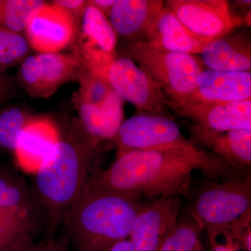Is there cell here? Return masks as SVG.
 I'll return each mask as SVG.
<instances>
[{
  "label": "cell",
  "mask_w": 251,
  "mask_h": 251,
  "mask_svg": "<svg viewBox=\"0 0 251 251\" xmlns=\"http://www.w3.org/2000/svg\"><path fill=\"white\" fill-rule=\"evenodd\" d=\"M195 170L210 179L241 175L216 155L198 148L129 151L117 157L106 171L94 173L90 182L140 198H187Z\"/></svg>",
  "instance_id": "6da1fadb"
},
{
  "label": "cell",
  "mask_w": 251,
  "mask_h": 251,
  "mask_svg": "<svg viewBox=\"0 0 251 251\" xmlns=\"http://www.w3.org/2000/svg\"><path fill=\"white\" fill-rule=\"evenodd\" d=\"M98 148L82 130L60 138L34 173L33 194L50 235L88 186Z\"/></svg>",
  "instance_id": "7a4b0ae2"
},
{
  "label": "cell",
  "mask_w": 251,
  "mask_h": 251,
  "mask_svg": "<svg viewBox=\"0 0 251 251\" xmlns=\"http://www.w3.org/2000/svg\"><path fill=\"white\" fill-rule=\"evenodd\" d=\"M143 203L140 198L110 191L90 181L61 225L74 251H108L128 239Z\"/></svg>",
  "instance_id": "3957f363"
},
{
  "label": "cell",
  "mask_w": 251,
  "mask_h": 251,
  "mask_svg": "<svg viewBox=\"0 0 251 251\" xmlns=\"http://www.w3.org/2000/svg\"><path fill=\"white\" fill-rule=\"evenodd\" d=\"M251 174L224 178L203 186L195 196L190 216L205 230L208 241L217 239L229 224L251 209Z\"/></svg>",
  "instance_id": "277c9868"
},
{
  "label": "cell",
  "mask_w": 251,
  "mask_h": 251,
  "mask_svg": "<svg viewBox=\"0 0 251 251\" xmlns=\"http://www.w3.org/2000/svg\"><path fill=\"white\" fill-rule=\"evenodd\" d=\"M126 52L173 101L184 100L193 93L204 69L201 59L194 54L156 49L145 40L130 42Z\"/></svg>",
  "instance_id": "5b68a950"
},
{
  "label": "cell",
  "mask_w": 251,
  "mask_h": 251,
  "mask_svg": "<svg viewBox=\"0 0 251 251\" xmlns=\"http://www.w3.org/2000/svg\"><path fill=\"white\" fill-rule=\"evenodd\" d=\"M117 157L132 151L194 150L179 125L168 116L136 115L123 122L116 138Z\"/></svg>",
  "instance_id": "8992f818"
},
{
  "label": "cell",
  "mask_w": 251,
  "mask_h": 251,
  "mask_svg": "<svg viewBox=\"0 0 251 251\" xmlns=\"http://www.w3.org/2000/svg\"><path fill=\"white\" fill-rule=\"evenodd\" d=\"M106 78L112 90L134 105L138 115L167 116L168 99L159 85L128 57L115 59Z\"/></svg>",
  "instance_id": "52a82bcc"
},
{
  "label": "cell",
  "mask_w": 251,
  "mask_h": 251,
  "mask_svg": "<svg viewBox=\"0 0 251 251\" xmlns=\"http://www.w3.org/2000/svg\"><path fill=\"white\" fill-rule=\"evenodd\" d=\"M81 63L76 54L38 53L21 64L16 82L34 99H47L61 86L78 75Z\"/></svg>",
  "instance_id": "ba28073f"
},
{
  "label": "cell",
  "mask_w": 251,
  "mask_h": 251,
  "mask_svg": "<svg viewBox=\"0 0 251 251\" xmlns=\"http://www.w3.org/2000/svg\"><path fill=\"white\" fill-rule=\"evenodd\" d=\"M165 3L186 30L205 45L230 34L238 25L226 0H168Z\"/></svg>",
  "instance_id": "9c48e42d"
},
{
  "label": "cell",
  "mask_w": 251,
  "mask_h": 251,
  "mask_svg": "<svg viewBox=\"0 0 251 251\" xmlns=\"http://www.w3.org/2000/svg\"><path fill=\"white\" fill-rule=\"evenodd\" d=\"M80 23L79 45L75 54L80 59L81 67L106 78L109 67L115 59L116 32L108 18L88 1Z\"/></svg>",
  "instance_id": "30bf717a"
},
{
  "label": "cell",
  "mask_w": 251,
  "mask_h": 251,
  "mask_svg": "<svg viewBox=\"0 0 251 251\" xmlns=\"http://www.w3.org/2000/svg\"><path fill=\"white\" fill-rule=\"evenodd\" d=\"M181 209V198L176 196L143 204L128 238L135 251H159L177 224Z\"/></svg>",
  "instance_id": "8fae6325"
},
{
  "label": "cell",
  "mask_w": 251,
  "mask_h": 251,
  "mask_svg": "<svg viewBox=\"0 0 251 251\" xmlns=\"http://www.w3.org/2000/svg\"><path fill=\"white\" fill-rule=\"evenodd\" d=\"M168 108L193 124L209 129L251 130V99L222 103L168 100Z\"/></svg>",
  "instance_id": "7c38bea8"
},
{
  "label": "cell",
  "mask_w": 251,
  "mask_h": 251,
  "mask_svg": "<svg viewBox=\"0 0 251 251\" xmlns=\"http://www.w3.org/2000/svg\"><path fill=\"white\" fill-rule=\"evenodd\" d=\"M77 30L70 15L46 3L31 18L25 31L31 49L39 53H56L72 42Z\"/></svg>",
  "instance_id": "4fadbf2b"
},
{
  "label": "cell",
  "mask_w": 251,
  "mask_h": 251,
  "mask_svg": "<svg viewBox=\"0 0 251 251\" xmlns=\"http://www.w3.org/2000/svg\"><path fill=\"white\" fill-rule=\"evenodd\" d=\"M191 141L210 150L234 171L249 173L251 166V130L217 131L196 124H188Z\"/></svg>",
  "instance_id": "5bb4252c"
},
{
  "label": "cell",
  "mask_w": 251,
  "mask_h": 251,
  "mask_svg": "<svg viewBox=\"0 0 251 251\" xmlns=\"http://www.w3.org/2000/svg\"><path fill=\"white\" fill-rule=\"evenodd\" d=\"M249 99H251V72H218L204 69L198 77L193 93L184 100L222 103Z\"/></svg>",
  "instance_id": "9a60e30c"
},
{
  "label": "cell",
  "mask_w": 251,
  "mask_h": 251,
  "mask_svg": "<svg viewBox=\"0 0 251 251\" xmlns=\"http://www.w3.org/2000/svg\"><path fill=\"white\" fill-rule=\"evenodd\" d=\"M61 137L57 127L46 118H32L18 138L16 161L28 173L34 174Z\"/></svg>",
  "instance_id": "2e32d148"
},
{
  "label": "cell",
  "mask_w": 251,
  "mask_h": 251,
  "mask_svg": "<svg viewBox=\"0 0 251 251\" xmlns=\"http://www.w3.org/2000/svg\"><path fill=\"white\" fill-rule=\"evenodd\" d=\"M200 54L203 64L208 69L218 72H251L250 31L230 33L209 43Z\"/></svg>",
  "instance_id": "e0dca14e"
},
{
  "label": "cell",
  "mask_w": 251,
  "mask_h": 251,
  "mask_svg": "<svg viewBox=\"0 0 251 251\" xmlns=\"http://www.w3.org/2000/svg\"><path fill=\"white\" fill-rule=\"evenodd\" d=\"M81 130L91 143L99 146L115 140L124 122L123 99L112 91L100 106L79 104Z\"/></svg>",
  "instance_id": "ac0fdd59"
},
{
  "label": "cell",
  "mask_w": 251,
  "mask_h": 251,
  "mask_svg": "<svg viewBox=\"0 0 251 251\" xmlns=\"http://www.w3.org/2000/svg\"><path fill=\"white\" fill-rule=\"evenodd\" d=\"M163 0H115L109 18L117 35L130 41L144 35L165 6Z\"/></svg>",
  "instance_id": "d6986e66"
},
{
  "label": "cell",
  "mask_w": 251,
  "mask_h": 251,
  "mask_svg": "<svg viewBox=\"0 0 251 251\" xmlns=\"http://www.w3.org/2000/svg\"><path fill=\"white\" fill-rule=\"evenodd\" d=\"M143 40L156 49L190 54L201 53L205 46L186 30L166 4L145 32Z\"/></svg>",
  "instance_id": "ffe728a7"
},
{
  "label": "cell",
  "mask_w": 251,
  "mask_h": 251,
  "mask_svg": "<svg viewBox=\"0 0 251 251\" xmlns=\"http://www.w3.org/2000/svg\"><path fill=\"white\" fill-rule=\"evenodd\" d=\"M0 206L35 232L41 211L22 176L0 168Z\"/></svg>",
  "instance_id": "44dd1931"
},
{
  "label": "cell",
  "mask_w": 251,
  "mask_h": 251,
  "mask_svg": "<svg viewBox=\"0 0 251 251\" xmlns=\"http://www.w3.org/2000/svg\"><path fill=\"white\" fill-rule=\"evenodd\" d=\"M202 232L191 216L179 218L159 251H208L202 242Z\"/></svg>",
  "instance_id": "7402d4cb"
},
{
  "label": "cell",
  "mask_w": 251,
  "mask_h": 251,
  "mask_svg": "<svg viewBox=\"0 0 251 251\" xmlns=\"http://www.w3.org/2000/svg\"><path fill=\"white\" fill-rule=\"evenodd\" d=\"M45 4L40 0H0V26L23 34L32 16Z\"/></svg>",
  "instance_id": "603a6c76"
},
{
  "label": "cell",
  "mask_w": 251,
  "mask_h": 251,
  "mask_svg": "<svg viewBox=\"0 0 251 251\" xmlns=\"http://www.w3.org/2000/svg\"><path fill=\"white\" fill-rule=\"evenodd\" d=\"M32 119L18 105L0 110V148L14 151L18 138Z\"/></svg>",
  "instance_id": "cb8c5ba5"
},
{
  "label": "cell",
  "mask_w": 251,
  "mask_h": 251,
  "mask_svg": "<svg viewBox=\"0 0 251 251\" xmlns=\"http://www.w3.org/2000/svg\"><path fill=\"white\" fill-rule=\"evenodd\" d=\"M30 49L26 36L0 26V70L5 72L21 64L29 56Z\"/></svg>",
  "instance_id": "d4e9b609"
},
{
  "label": "cell",
  "mask_w": 251,
  "mask_h": 251,
  "mask_svg": "<svg viewBox=\"0 0 251 251\" xmlns=\"http://www.w3.org/2000/svg\"><path fill=\"white\" fill-rule=\"evenodd\" d=\"M77 78L80 82V88L74 97L77 105L90 104L100 106L113 91L106 78L87 72L82 67Z\"/></svg>",
  "instance_id": "484cf974"
},
{
  "label": "cell",
  "mask_w": 251,
  "mask_h": 251,
  "mask_svg": "<svg viewBox=\"0 0 251 251\" xmlns=\"http://www.w3.org/2000/svg\"><path fill=\"white\" fill-rule=\"evenodd\" d=\"M223 235L226 244L236 251H251V209L229 224Z\"/></svg>",
  "instance_id": "4316f807"
},
{
  "label": "cell",
  "mask_w": 251,
  "mask_h": 251,
  "mask_svg": "<svg viewBox=\"0 0 251 251\" xmlns=\"http://www.w3.org/2000/svg\"><path fill=\"white\" fill-rule=\"evenodd\" d=\"M32 236L27 233L1 234L0 251H20L33 241Z\"/></svg>",
  "instance_id": "83f0119b"
},
{
  "label": "cell",
  "mask_w": 251,
  "mask_h": 251,
  "mask_svg": "<svg viewBox=\"0 0 251 251\" xmlns=\"http://www.w3.org/2000/svg\"><path fill=\"white\" fill-rule=\"evenodd\" d=\"M20 251H74L67 239H49L39 243H28Z\"/></svg>",
  "instance_id": "f1b7e54d"
},
{
  "label": "cell",
  "mask_w": 251,
  "mask_h": 251,
  "mask_svg": "<svg viewBox=\"0 0 251 251\" xmlns=\"http://www.w3.org/2000/svg\"><path fill=\"white\" fill-rule=\"evenodd\" d=\"M51 4L57 6L59 9L67 12L75 21L77 29V24L81 22L82 16L86 6L87 5V1L82 0H56L52 1Z\"/></svg>",
  "instance_id": "f546056e"
},
{
  "label": "cell",
  "mask_w": 251,
  "mask_h": 251,
  "mask_svg": "<svg viewBox=\"0 0 251 251\" xmlns=\"http://www.w3.org/2000/svg\"><path fill=\"white\" fill-rule=\"evenodd\" d=\"M0 228L10 231V232L27 233L32 235L34 233V231L18 221L1 206H0Z\"/></svg>",
  "instance_id": "4dcf8cb0"
},
{
  "label": "cell",
  "mask_w": 251,
  "mask_h": 251,
  "mask_svg": "<svg viewBox=\"0 0 251 251\" xmlns=\"http://www.w3.org/2000/svg\"><path fill=\"white\" fill-rule=\"evenodd\" d=\"M16 93L17 88L14 81L0 70V105L14 98Z\"/></svg>",
  "instance_id": "1f68e13d"
},
{
  "label": "cell",
  "mask_w": 251,
  "mask_h": 251,
  "mask_svg": "<svg viewBox=\"0 0 251 251\" xmlns=\"http://www.w3.org/2000/svg\"><path fill=\"white\" fill-rule=\"evenodd\" d=\"M115 1V0H92L88 1L108 18Z\"/></svg>",
  "instance_id": "d6a6232c"
},
{
  "label": "cell",
  "mask_w": 251,
  "mask_h": 251,
  "mask_svg": "<svg viewBox=\"0 0 251 251\" xmlns=\"http://www.w3.org/2000/svg\"><path fill=\"white\" fill-rule=\"evenodd\" d=\"M108 251H135L131 243L128 239L117 242Z\"/></svg>",
  "instance_id": "836d02e7"
},
{
  "label": "cell",
  "mask_w": 251,
  "mask_h": 251,
  "mask_svg": "<svg viewBox=\"0 0 251 251\" xmlns=\"http://www.w3.org/2000/svg\"><path fill=\"white\" fill-rule=\"evenodd\" d=\"M209 247H210V251H237L233 248L229 247L227 244H219L217 242V239L209 241Z\"/></svg>",
  "instance_id": "e575fe53"
},
{
  "label": "cell",
  "mask_w": 251,
  "mask_h": 251,
  "mask_svg": "<svg viewBox=\"0 0 251 251\" xmlns=\"http://www.w3.org/2000/svg\"><path fill=\"white\" fill-rule=\"evenodd\" d=\"M18 233H21V232H10V231L5 230V229L0 228V235H1V234H18ZM31 235H32V234H31Z\"/></svg>",
  "instance_id": "d590c367"
}]
</instances>
